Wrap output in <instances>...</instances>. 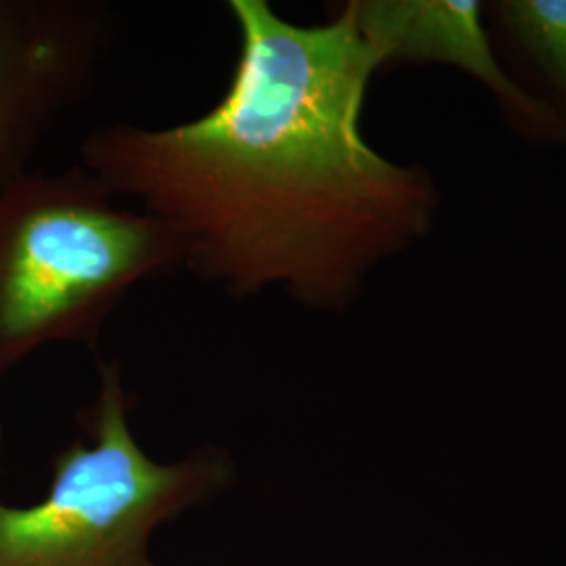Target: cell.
Instances as JSON below:
<instances>
[{
  "mask_svg": "<svg viewBox=\"0 0 566 566\" xmlns=\"http://www.w3.org/2000/svg\"><path fill=\"white\" fill-rule=\"evenodd\" d=\"M99 395L82 413L86 441L53 460L41 504H0V566H158L154 528L221 493L233 479L223 449L202 447L181 462L151 460L130 430L120 367H99Z\"/></svg>",
  "mask_w": 566,
  "mask_h": 566,
  "instance_id": "3957f363",
  "label": "cell"
},
{
  "mask_svg": "<svg viewBox=\"0 0 566 566\" xmlns=\"http://www.w3.org/2000/svg\"><path fill=\"white\" fill-rule=\"evenodd\" d=\"M365 39L382 63L443 61L458 65L526 114L542 109L507 81L491 53L474 0H353Z\"/></svg>",
  "mask_w": 566,
  "mask_h": 566,
  "instance_id": "5b68a950",
  "label": "cell"
},
{
  "mask_svg": "<svg viewBox=\"0 0 566 566\" xmlns=\"http://www.w3.org/2000/svg\"><path fill=\"white\" fill-rule=\"evenodd\" d=\"M502 11L516 36L566 91V0H510Z\"/></svg>",
  "mask_w": 566,
  "mask_h": 566,
  "instance_id": "8992f818",
  "label": "cell"
},
{
  "mask_svg": "<svg viewBox=\"0 0 566 566\" xmlns=\"http://www.w3.org/2000/svg\"><path fill=\"white\" fill-rule=\"evenodd\" d=\"M238 60L223 97L172 126L114 122L82 143V168L175 235L181 266L229 296L280 290L343 308L378 264L424 238L432 181L361 133L385 65L353 2L301 25L266 0H229Z\"/></svg>",
  "mask_w": 566,
  "mask_h": 566,
  "instance_id": "6da1fadb",
  "label": "cell"
},
{
  "mask_svg": "<svg viewBox=\"0 0 566 566\" xmlns=\"http://www.w3.org/2000/svg\"><path fill=\"white\" fill-rule=\"evenodd\" d=\"M0 441H2V432H0Z\"/></svg>",
  "mask_w": 566,
  "mask_h": 566,
  "instance_id": "52a82bcc",
  "label": "cell"
},
{
  "mask_svg": "<svg viewBox=\"0 0 566 566\" xmlns=\"http://www.w3.org/2000/svg\"><path fill=\"white\" fill-rule=\"evenodd\" d=\"M25 193L0 214V357L49 338L95 346L135 287L181 266L175 235L86 168Z\"/></svg>",
  "mask_w": 566,
  "mask_h": 566,
  "instance_id": "7a4b0ae2",
  "label": "cell"
},
{
  "mask_svg": "<svg viewBox=\"0 0 566 566\" xmlns=\"http://www.w3.org/2000/svg\"><path fill=\"white\" fill-rule=\"evenodd\" d=\"M114 32V11L103 2L61 4L39 25L0 13V170L41 109L93 86Z\"/></svg>",
  "mask_w": 566,
  "mask_h": 566,
  "instance_id": "277c9868",
  "label": "cell"
}]
</instances>
